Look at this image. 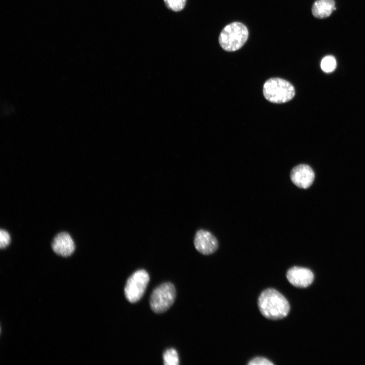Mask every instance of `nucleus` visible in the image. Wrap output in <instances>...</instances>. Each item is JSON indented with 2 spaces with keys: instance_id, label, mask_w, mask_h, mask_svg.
Here are the masks:
<instances>
[{
  "instance_id": "1",
  "label": "nucleus",
  "mask_w": 365,
  "mask_h": 365,
  "mask_svg": "<svg viewBox=\"0 0 365 365\" xmlns=\"http://www.w3.org/2000/svg\"><path fill=\"white\" fill-rule=\"evenodd\" d=\"M258 306L265 317L273 320L284 318L290 310L287 300L274 288H267L261 294L258 299Z\"/></svg>"
},
{
  "instance_id": "2",
  "label": "nucleus",
  "mask_w": 365,
  "mask_h": 365,
  "mask_svg": "<svg viewBox=\"0 0 365 365\" xmlns=\"http://www.w3.org/2000/svg\"><path fill=\"white\" fill-rule=\"evenodd\" d=\"M248 31L245 25L238 22L231 23L222 30L218 38L221 47L228 52L241 48L246 42Z\"/></svg>"
},
{
  "instance_id": "3",
  "label": "nucleus",
  "mask_w": 365,
  "mask_h": 365,
  "mask_svg": "<svg viewBox=\"0 0 365 365\" xmlns=\"http://www.w3.org/2000/svg\"><path fill=\"white\" fill-rule=\"evenodd\" d=\"M263 94L269 101L275 103L286 102L294 97V87L289 82L278 78L268 80L263 86Z\"/></svg>"
},
{
  "instance_id": "4",
  "label": "nucleus",
  "mask_w": 365,
  "mask_h": 365,
  "mask_svg": "<svg viewBox=\"0 0 365 365\" xmlns=\"http://www.w3.org/2000/svg\"><path fill=\"white\" fill-rule=\"evenodd\" d=\"M175 297L174 285L170 282L162 283L152 291L150 300L151 308L155 313H163L173 305Z\"/></svg>"
},
{
  "instance_id": "5",
  "label": "nucleus",
  "mask_w": 365,
  "mask_h": 365,
  "mask_svg": "<svg viewBox=\"0 0 365 365\" xmlns=\"http://www.w3.org/2000/svg\"><path fill=\"white\" fill-rule=\"evenodd\" d=\"M150 280L149 275L143 269L137 270L127 279L124 288L126 299L130 303L138 301L143 296Z\"/></svg>"
},
{
  "instance_id": "6",
  "label": "nucleus",
  "mask_w": 365,
  "mask_h": 365,
  "mask_svg": "<svg viewBox=\"0 0 365 365\" xmlns=\"http://www.w3.org/2000/svg\"><path fill=\"white\" fill-rule=\"evenodd\" d=\"M194 244L197 250L205 255L213 253L218 246L217 240L214 235L209 231L202 229L196 233Z\"/></svg>"
},
{
  "instance_id": "7",
  "label": "nucleus",
  "mask_w": 365,
  "mask_h": 365,
  "mask_svg": "<svg viewBox=\"0 0 365 365\" xmlns=\"http://www.w3.org/2000/svg\"><path fill=\"white\" fill-rule=\"evenodd\" d=\"M290 177L291 181L296 186L301 189H307L312 184L315 174L309 165L300 164L293 168Z\"/></svg>"
},
{
  "instance_id": "8",
  "label": "nucleus",
  "mask_w": 365,
  "mask_h": 365,
  "mask_svg": "<svg viewBox=\"0 0 365 365\" xmlns=\"http://www.w3.org/2000/svg\"><path fill=\"white\" fill-rule=\"evenodd\" d=\"M286 278L293 286L299 288H305L313 281L314 275L309 269L293 267L287 272Z\"/></svg>"
},
{
  "instance_id": "9",
  "label": "nucleus",
  "mask_w": 365,
  "mask_h": 365,
  "mask_svg": "<svg viewBox=\"0 0 365 365\" xmlns=\"http://www.w3.org/2000/svg\"><path fill=\"white\" fill-rule=\"evenodd\" d=\"M51 246L56 254L64 257L71 256L75 250L72 238L68 233L65 232L58 233L54 237Z\"/></svg>"
},
{
  "instance_id": "10",
  "label": "nucleus",
  "mask_w": 365,
  "mask_h": 365,
  "mask_svg": "<svg viewBox=\"0 0 365 365\" xmlns=\"http://www.w3.org/2000/svg\"><path fill=\"white\" fill-rule=\"evenodd\" d=\"M335 4V0H315L312 6V14L317 19L326 18L336 10Z\"/></svg>"
},
{
  "instance_id": "11",
  "label": "nucleus",
  "mask_w": 365,
  "mask_h": 365,
  "mask_svg": "<svg viewBox=\"0 0 365 365\" xmlns=\"http://www.w3.org/2000/svg\"><path fill=\"white\" fill-rule=\"evenodd\" d=\"M163 361L165 365H178L179 357L177 351L173 348L166 350L163 354Z\"/></svg>"
},
{
  "instance_id": "12",
  "label": "nucleus",
  "mask_w": 365,
  "mask_h": 365,
  "mask_svg": "<svg viewBox=\"0 0 365 365\" xmlns=\"http://www.w3.org/2000/svg\"><path fill=\"white\" fill-rule=\"evenodd\" d=\"M337 63L335 57L333 56H326L321 60L320 66L322 70L325 72H331L335 70Z\"/></svg>"
},
{
  "instance_id": "13",
  "label": "nucleus",
  "mask_w": 365,
  "mask_h": 365,
  "mask_svg": "<svg viewBox=\"0 0 365 365\" xmlns=\"http://www.w3.org/2000/svg\"><path fill=\"white\" fill-rule=\"evenodd\" d=\"M187 0H164L167 8L174 12L182 10L186 4Z\"/></svg>"
},
{
  "instance_id": "14",
  "label": "nucleus",
  "mask_w": 365,
  "mask_h": 365,
  "mask_svg": "<svg viewBox=\"0 0 365 365\" xmlns=\"http://www.w3.org/2000/svg\"><path fill=\"white\" fill-rule=\"evenodd\" d=\"M11 242V237L9 233L4 229L0 231V247L2 249L7 247Z\"/></svg>"
},
{
  "instance_id": "15",
  "label": "nucleus",
  "mask_w": 365,
  "mask_h": 365,
  "mask_svg": "<svg viewBox=\"0 0 365 365\" xmlns=\"http://www.w3.org/2000/svg\"><path fill=\"white\" fill-rule=\"evenodd\" d=\"M249 365H273V363L264 357H258L251 359L248 363Z\"/></svg>"
}]
</instances>
